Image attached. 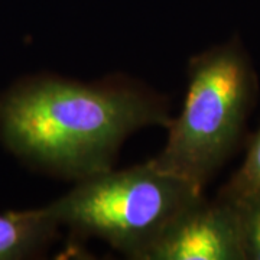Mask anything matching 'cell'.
I'll list each match as a JSON object with an SVG mask.
<instances>
[{"label": "cell", "instance_id": "cell-1", "mask_svg": "<svg viewBox=\"0 0 260 260\" xmlns=\"http://www.w3.org/2000/svg\"><path fill=\"white\" fill-rule=\"evenodd\" d=\"M165 104L124 84L34 77L0 95V140L18 158L83 179L112 168L135 130L171 124Z\"/></svg>", "mask_w": 260, "mask_h": 260}, {"label": "cell", "instance_id": "cell-2", "mask_svg": "<svg viewBox=\"0 0 260 260\" xmlns=\"http://www.w3.org/2000/svg\"><path fill=\"white\" fill-rule=\"evenodd\" d=\"M184 109L168 126L152 162L198 188L223 167L242 136L257 94V77L237 39L194 56Z\"/></svg>", "mask_w": 260, "mask_h": 260}, {"label": "cell", "instance_id": "cell-3", "mask_svg": "<svg viewBox=\"0 0 260 260\" xmlns=\"http://www.w3.org/2000/svg\"><path fill=\"white\" fill-rule=\"evenodd\" d=\"M203 197L201 188L149 160L83 178L45 208L59 225L100 237L138 260L179 214Z\"/></svg>", "mask_w": 260, "mask_h": 260}, {"label": "cell", "instance_id": "cell-4", "mask_svg": "<svg viewBox=\"0 0 260 260\" xmlns=\"http://www.w3.org/2000/svg\"><path fill=\"white\" fill-rule=\"evenodd\" d=\"M138 260H246L236 205L204 197L168 225Z\"/></svg>", "mask_w": 260, "mask_h": 260}, {"label": "cell", "instance_id": "cell-5", "mask_svg": "<svg viewBox=\"0 0 260 260\" xmlns=\"http://www.w3.org/2000/svg\"><path fill=\"white\" fill-rule=\"evenodd\" d=\"M59 224L45 207L0 213V260H20L52 240Z\"/></svg>", "mask_w": 260, "mask_h": 260}, {"label": "cell", "instance_id": "cell-6", "mask_svg": "<svg viewBox=\"0 0 260 260\" xmlns=\"http://www.w3.org/2000/svg\"><path fill=\"white\" fill-rule=\"evenodd\" d=\"M260 194V127L247 149V155L230 181L221 188L218 197L225 200H239Z\"/></svg>", "mask_w": 260, "mask_h": 260}, {"label": "cell", "instance_id": "cell-7", "mask_svg": "<svg viewBox=\"0 0 260 260\" xmlns=\"http://www.w3.org/2000/svg\"><path fill=\"white\" fill-rule=\"evenodd\" d=\"M229 201L239 214L246 260H260V194Z\"/></svg>", "mask_w": 260, "mask_h": 260}]
</instances>
